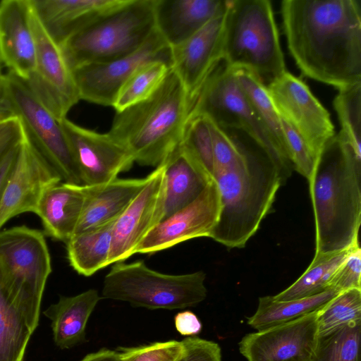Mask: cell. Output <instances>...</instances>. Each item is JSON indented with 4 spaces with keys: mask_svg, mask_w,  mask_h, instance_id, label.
Wrapping results in <instances>:
<instances>
[{
    "mask_svg": "<svg viewBox=\"0 0 361 361\" xmlns=\"http://www.w3.org/2000/svg\"><path fill=\"white\" fill-rule=\"evenodd\" d=\"M281 15L303 75L338 90L361 82L360 0H283Z\"/></svg>",
    "mask_w": 361,
    "mask_h": 361,
    "instance_id": "1",
    "label": "cell"
},
{
    "mask_svg": "<svg viewBox=\"0 0 361 361\" xmlns=\"http://www.w3.org/2000/svg\"><path fill=\"white\" fill-rule=\"evenodd\" d=\"M222 130L241 154L231 164L214 171L221 212L210 238L229 248H242L270 213L283 182L274 159L249 134L239 129Z\"/></svg>",
    "mask_w": 361,
    "mask_h": 361,
    "instance_id": "2",
    "label": "cell"
},
{
    "mask_svg": "<svg viewBox=\"0 0 361 361\" xmlns=\"http://www.w3.org/2000/svg\"><path fill=\"white\" fill-rule=\"evenodd\" d=\"M315 226L314 257L358 243L361 222V160L338 134L324 145L308 178Z\"/></svg>",
    "mask_w": 361,
    "mask_h": 361,
    "instance_id": "3",
    "label": "cell"
},
{
    "mask_svg": "<svg viewBox=\"0 0 361 361\" xmlns=\"http://www.w3.org/2000/svg\"><path fill=\"white\" fill-rule=\"evenodd\" d=\"M192 101L172 70L146 99L116 111L108 133L142 166L158 167L179 146Z\"/></svg>",
    "mask_w": 361,
    "mask_h": 361,
    "instance_id": "4",
    "label": "cell"
},
{
    "mask_svg": "<svg viewBox=\"0 0 361 361\" xmlns=\"http://www.w3.org/2000/svg\"><path fill=\"white\" fill-rule=\"evenodd\" d=\"M222 61L230 68L253 73L264 83L286 71L269 1L228 0Z\"/></svg>",
    "mask_w": 361,
    "mask_h": 361,
    "instance_id": "5",
    "label": "cell"
},
{
    "mask_svg": "<svg viewBox=\"0 0 361 361\" xmlns=\"http://www.w3.org/2000/svg\"><path fill=\"white\" fill-rule=\"evenodd\" d=\"M155 0L125 3L74 34L61 45L73 71L107 62L137 50L155 30Z\"/></svg>",
    "mask_w": 361,
    "mask_h": 361,
    "instance_id": "6",
    "label": "cell"
},
{
    "mask_svg": "<svg viewBox=\"0 0 361 361\" xmlns=\"http://www.w3.org/2000/svg\"><path fill=\"white\" fill-rule=\"evenodd\" d=\"M51 272L44 234L26 226L0 231V287L20 311L32 332Z\"/></svg>",
    "mask_w": 361,
    "mask_h": 361,
    "instance_id": "7",
    "label": "cell"
},
{
    "mask_svg": "<svg viewBox=\"0 0 361 361\" xmlns=\"http://www.w3.org/2000/svg\"><path fill=\"white\" fill-rule=\"evenodd\" d=\"M203 271L172 275L149 269L144 262L115 263L105 276L102 298L149 310L194 307L207 297Z\"/></svg>",
    "mask_w": 361,
    "mask_h": 361,
    "instance_id": "8",
    "label": "cell"
},
{
    "mask_svg": "<svg viewBox=\"0 0 361 361\" xmlns=\"http://www.w3.org/2000/svg\"><path fill=\"white\" fill-rule=\"evenodd\" d=\"M221 62L197 91L192 101L190 115H203L221 129H239L246 132L274 159L285 184L294 170L292 163L283 154L255 112L239 86L233 70Z\"/></svg>",
    "mask_w": 361,
    "mask_h": 361,
    "instance_id": "9",
    "label": "cell"
},
{
    "mask_svg": "<svg viewBox=\"0 0 361 361\" xmlns=\"http://www.w3.org/2000/svg\"><path fill=\"white\" fill-rule=\"evenodd\" d=\"M0 106L20 119L30 142L62 182L82 185L60 122L26 82L9 71L5 74Z\"/></svg>",
    "mask_w": 361,
    "mask_h": 361,
    "instance_id": "10",
    "label": "cell"
},
{
    "mask_svg": "<svg viewBox=\"0 0 361 361\" xmlns=\"http://www.w3.org/2000/svg\"><path fill=\"white\" fill-rule=\"evenodd\" d=\"M30 21L36 47L35 71L26 84L60 122L80 99L73 71L60 45L48 34L30 0Z\"/></svg>",
    "mask_w": 361,
    "mask_h": 361,
    "instance_id": "11",
    "label": "cell"
},
{
    "mask_svg": "<svg viewBox=\"0 0 361 361\" xmlns=\"http://www.w3.org/2000/svg\"><path fill=\"white\" fill-rule=\"evenodd\" d=\"M267 87L279 116L301 135L318 158L324 145L335 135L329 112L307 85L288 71Z\"/></svg>",
    "mask_w": 361,
    "mask_h": 361,
    "instance_id": "12",
    "label": "cell"
},
{
    "mask_svg": "<svg viewBox=\"0 0 361 361\" xmlns=\"http://www.w3.org/2000/svg\"><path fill=\"white\" fill-rule=\"evenodd\" d=\"M171 61V47L155 27L147 40L135 51L123 57L73 69L80 99L113 106L116 95L130 75L140 65L154 59Z\"/></svg>",
    "mask_w": 361,
    "mask_h": 361,
    "instance_id": "13",
    "label": "cell"
},
{
    "mask_svg": "<svg viewBox=\"0 0 361 361\" xmlns=\"http://www.w3.org/2000/svg\"><path fill=\"white\" fill-rule=\"evenodd\" d=\"M66 136L82 184L103 186L118 178L135 163L130 152L108 133L80 126L66 118L60 121Z\"/></svg>",
    "mask_w": 361,
    "mask_h": 361,
    "instance_id": "14",
    "label": "cell"
},
{
    "mask_svg": "<svg viewBox=\"0 0 361 361\" xmlns=\"http://www.w3.org/2000/svg\"><path fill=\"white\" fill-rule=\"evenodd\" d=\"M165 190L162 164L147 176L145 186L114 221L109 265L135 254L140 243L163 219Z\"/></svg>",
    "mask_w": 361,
    "mask_h": 361,
    "instance_id": "15",
    "label": "cell"
},
{
    "mask_svg": "<svg viewBox=\"0 0 361 361\" xmlns=\"http://www.w3.org/2000/svg\"><path fill=\"white\" fill-rule=\"evenodd\" d=\"M62 182L24 130L18 157L0 197V230L11 219L25 212L35 214L50 187Z\"/></svg>",
    "mask_w": 361,
    "mask_h": 361,
    "instance_id": "16",
    "label": "cell"
},
{
    "mask_svg": "<svg viewBox=\"0 0 361 361\" xmlns=\"http://www.w3.org/2000/svg\"><path fill=\"white\" fill-rule=\"evenodd\" d=\"M220 212L219 192L213 179L194 201L156 225L137 245L135 253L152 254L193 238H210Z\"/></svg>",
    "mask_w": 361,
    "mask_h": 361,
    "instance_id": "17",
    "label": "cell"
},
{
    "mask_svg": "<svg viewBox=\"0 0 361 361\" xmlns=\"http://www.w3.org/2000/svg\"><path fill=\"white\" fill-rule=\"evenodd\" d=\"M318 310L246 334L238 343L240 353L247 361H311L318 337Z\"/></svg>",
    "mask_w": 361,
    "mask_h": 361,
    "instance_id": "18",
    "label": "cell"
},
{
    "mask_svg": "<svg viewBox=\"0 0 361 361\" xmlns=\"http://www.w3.org/2000/svg\"><path fill=\"white\" fill-rule=\"evenodd\" d=\"M226 11L183 42L171 47V68L191 101L207 76L222 61Z\"/></svg>",
    "mask_w": 361,
    "mask_h": 361,
    "instance_id": "19",
    "label": "cell"
},
{
    "mask_svg": "<svg viewBox=\"0 0 361 361\" xmlns=\"http://www.w3.org/2000/svg\"><path fill=\"white\" fill-rule=\"evenodd\" d=\"M36 47L30 21V0L0 1V59L26 81L35 71Z\"/></svg>",
    "mask_w": 361,
    "mask_h": 361,
    "instance_id": "20",
    "label": "cell"
},
{
    "mask_svg": "<svg viewBox=\"0 0 361 361\" xmlns=\"http://www.w3.org/2000/svg\"><path fill=\"white\" fill-rule=\"evenodd\" d=\"M126 0H30L42 25L59 45Z\"/></svg>",
    "mask_w": 361,
    "mask_h": 361,
    "instance_id": "21",
    "label": "cell"
},
{
    "mask_svg": "<svg viewBox=\"0 0 361 361\" xmlns=\"http://www.w3.org/2000/svg\"><path fill=\"white\" fill-rule=\"evenodd\" d=\"M228 0H155V27L170 47L224 13Z\"/></svg>",
    "mask_w": 361,
    "mask_h": 361,
    "instance_id": "22",
    "label": "cell"
},
{
    "mask_svg": "<svg viewBox=\"0 0 361 361\" xmlns=\"http://www.w3.org/2000/svg\"><path fill=\"white\" fill-rule=\"evenodd\" d=\"M91 190V186L64 182L48 188L35 212L44 233L66 243L75 233Z\"/></svg>",
    "mask_w": 361,
    "mask_h": 361,
    "instance_id": "23",
    "label": "cell"
},
{
    "mask_svg": "<svg viewBox=\"0 0 361 361\" xmlns=\"http://www.w3.org/2000/svg\"><path fill=\"white\" fill-rule=\"evenodd\" d=\"M147 181V176L142 178H116L103 186H91V193L75 233L115 221Z\"/></svg>",
    "mask_w": 361,
    "mask_h": 361,
    "instance_id": "24",
    "label": "cell"
},
{
    "mask_svg": "<svg viewBox=\"0 0 361 361\" xmlns=\"http://www.w3.org/2000/svg\"><path fill=\"white\" fill-rule=\"evenodd\" d=\"M102 298L97 290L89 289L74 296H61L44 312L51 320L58 347L68 349L85 341L88 319Z\"/></svg>",
    "mask_w": 361,
    "mask_h": 361,
    "instance_id": "25",
    "label": "cell"
},
{
    "mask_svg": "<svg viewBox=\"0 0 361 361\" xmlns=\"http://www.w3.org/2000/svg\"><path fill=\"white\" fill-rule=\"evenodd\" d=\"M163 164L166 190L164 219L194 201L213 178L179 146Z\"/></svg>",
    "mask_w": 361,
    "mask_h": 361,
    "instance_id": "26",
    "label": "cell"
},
{
    "mask_svg": "<svg viewBox=\"0 0 361 361\" xmlns=\"http://www.w3.org/2000/svg\"><path fill=\"white\" fill-rule=\"evenodd\" d=\"M114 221L74 234L66 243L70 265L90 276L109 265Z\"/></svg>",
    "mask_w": 361,
    "mask_h": 361,
    "instance_id": "27",
    "label": "cell"
},
{
    "mask_svg": "<svg viewBox=\"0 0 361 361\" xmlns=\"http://www.w3.org/2000/svg\"><path fill=\"white\" fill-rule=\"evenodd\" d=\"M340 292L329 288L308 298L279 301L272 295L260 297L256 312L247 318V324L257 331L287 323L317 311Z\"/></svg>",
    "mask_w": 361,
    "mask_h": 361,
    "instance_id": "28",
    "label": "cell"
},
{
    "mask_svg": "<svg viewBox=\"0 0 361 361\" xmlns=\"http://www.w3.org/2000/svg\"><path fill=\"white\" fill-rule=\"evenodd\" d=\"M350 248L336 253L314 257L305 272L287 288L272 295L273 298L279 301L301 299L318 295L329 289L332 277L345 259Z\"/></svg>",
    "mask_w": 361,
    "mask_h": 361,
    "instance_id": "29",
    "label": "cell"
},
{
    "mask_svg": "<svg viewBox=\"0 0 361 361\" xmlns=\"http://www.w3.org/2000/svg\"><path fill=\"white\" fill-rule=\"evenodd\" d=\"M233 70L239 86L255 112L283 154L290 161L286 147L281 118L269 94L267 87L258 76L247 70Z\"/></svg>",
    "mask_w": 361,
    "mask_h": 361,
    "instance_id": "30",
    "label": "cell"
},
{
    "mask_svg": "<svg viewBox=\"0 0 361 361\" xmlns=\"http://www.w3.org/2000/svg\"><path fill=\"white\" fill-rule=\"evenodd\" d=\"M171 61L154 59L140 65L120 88L113 108L122 111L151 96L160 86L170 70Z\"/></svg>",
    "mask_w": 361,
    "mask_h": 361,
    "instance_id": "31",
    "label": "cell"
},
{
    "mask_svg": "<svg viewBox=\"0 0 361 361\" xmlns=\"http://www.w3.org/2000/svg\"><path fill=\"white\" fill-rule=\"evenodd\" d=\"M32 331L0 287V361H23Z\"/></svg>",
    "mask_w": 361,
    "mask_h": 361,
    "instance_id": "32",
    "label": "cell"
},
{
    "mask_svg": "<svg viewBox=\"0 0 361 361\" xmlns=\"http://www.w3.org/2000/svg\"><path fill=\"white\" fill-rule=\"evenodd\" d=\"M361 323V290L340 292L319 309L317 314V336Z\"/></svg>",
    "mask_w": 361,
    "mask_h": 361,
    "instance_id": "33",
    "label": "cell"
},
{
    "mask_svg": "<svg viewBox=\"0 0 361 361\" xmlns=\"http://www.w3.org/2000/svg\"><path fill=\"white\" fill-rule=\"evenodd\" d=\"M334 106L341 126L338 134L361 160V82L339 90Z\"/></svg>",
    "mask_w": 361,
    "mask_h": 361,
    "instance_id": "34",
    "label": "cell"
},
{
    "mask_svg": "<svg viewBox=\"0 0 361 361\" xmlns=\"http://www.w3.org/2000/svg\"><path fill=\"white\" fill-rule=\"evenodd\" d=\"M361 323L318 336L311 361H360Z\"/></svg>",
    "mask_w": 361,
    "mask_h": 361,
    "instance_id": "35",
    "label": "cell"
},
{
    "mask_svg": "<svg viewBox=\"0 0 361 361\" xmlns=\"http://www.w3.org/2000/svg\"><path fill=\"white\" fill-rule=\"evenodd\" d=\"M179 147L213 178L212 142L209 120L206 116L200 114L189 116Z\"/></svg>",
    "mask_w": 361,
    "mask_h": 361,
    "instance_id": "36",
    "label": "cell"
},
{
    "mask_svg": "<svg viewBox=\"0 0 361 361\" xmlns=\"http://www.w3.org/2000/svg\"><path fill=\"white\" fill-rule=\"evenodd\" d=\"M280 118L286 147L293 169L308 180L317 158L301 135L286 121L281 116Z\"/></svg>",
    "mask_w": 361,
    "mask_h": 361,
    "instance_id": "37",
    "label": "cell"
},
{
    "mask_svg": "<svg viewBox=\"0 0 361 361\" xmlns=\"http://www.w3.org/2000/svg\"><path fill=\"white\" fill-rule=\"evenodd\" d=\"M117 350L122 361H176L183 353V345L181 341L172 340Z\"/></svg>",
    "mask_w": 361,
    "mask_h": 361,
    "instance_id": "38",
    "label": "cell"
},
{
    "mask_svg": "<svg viewBox=\"0 0 361 361\" xmlns=\"http://www.w3.org/2000/svg\"><path fill=\"white\" fill-rule=\"evenodd\" d=\"M361 250L359 242L350 250L345 259L332 277L329 288L338 292L361 290Z\"/></svg>",
    "mask_w": 361,
    "mask_h": 361,
    "instance_id": "39",
    "label": "cell"
},
{
    "mask_svg": "<svg viewBox=\"0 0 361 361\" xmlns=\"http://www.w3.org/2000/svg\"><path fill=\"white\" fill-rule=\"evenodd\" d=\"M183 351L176 361H221L219 345L212 341L189 336L181 341Z\"/></svg>",
    "mask_w": 361,
    "mask_h": 361,
    "instance_id": "40",
    "label": "cell"
},
{
    "mask_svg": "<svg viewBox=\"0 0 361 361\" xmlns=\"http://www.w3.org/2000/svg\"><path fill=\"white\" fill-rule=\"evenodd\" d=\"M24 129L20 119L14 116L0 133V159L23 138Z\"/></svg>",
    "mask_w": 361,
    "mask_h": 361,
    "instance_id": "41",
    "label": "cell"
},
{
    "mask_svg": "<svg viewBox=\"0 0 361 361\" xmlns=\"http://www.w3.org/2000/svg\"><path fill=\"white\" fill-rule=\"evenodd\" d=\"M177 331L183 336H195L202 330V324L197 317L190 311L177 313L174 317Z\"/></svg>",
    "mask_w": 361,
    "mask_h": 361,
    "instance_id": "42",
    "label": "cell"
},
{
    "mask_svg": "<svg viewBox=\"0 0 361 361\" xmlns=\"http://www.w3.org/2000/svg\"><path fill=\"white\" fill-rule=\"evenodd\" d=\"M21 141L22 140L0 159V197L16 161Z\"/></svg>",
    "mask_w": 361,
    "mask_h": 361,
    "instance_id": "43",
    "label": "cell"
},
{
    "mask_svg": "<svg viewBox=\"0 0 361 361\" xmlns=\"http://www.w3.org/2000/svg\"><path fill=\"white\" fill-rule=\"evenodd\" d=\"M80 361H122V358L118 350L102 348L87 355Z\"/></svg>",
    "mask_w": 361,
    "mask_h": 361,
    "instance_id": "44",
    "label": "cell"
},
{
    "mask_svg": "<svg viewBox=\"0 0 361 361\" xmlns=\"http://www.w3.org/2000/svg\"><path fill=\"white\" fill-rule=\"evenodd\" d=\"M14 115L0 106V133L7 127Z\"/></svg>",
    "mask_w": 361,
    "mask_h": 361,
    "instance_id": "45",
    "label": "cell"
},
{
    "mask_svg": "<svg viewBox=\"0 0 361 361\" xmlns=\"http://www.w3.org/2000/svg\"><path fill=\"white\" fill-rule=\"evenodd\" d=\"M5 74L2 73V70H0V96L4 86Z\"/></svg>",
    "mask_w": 361,
    "mask_h": 361,
    "instance_id": "46",
    "label": "cell"
},
{
    "mask_svg": "<svg viewBox=\"0 0 361 361\" xmlns=\"http://www.w3.org/2000/svg\"><path fill=\"white\" fill-rule=\"evenodd\" d=\"M2 66H3V64H2V62L0 59V70H2Z\"/></svg>",
    "mask_w": 361,
    "mask_h": 361,
    "instance_id": "47",
    "label": "cell"
}]
</instances>
